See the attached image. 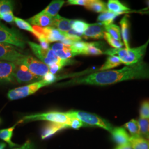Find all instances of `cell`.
Here are the masks:
<instances>
[{
    "instance_id": "34",
    "label": "cell",
    "mask_w": 149,
    "mask_h": 149,
    "mask_svg": "<svg viewBox=\"0 0 149 149\" xmlns=\"http://www.w3.org/2000/svg\"><path fill=\"white\" fill-rule=\"evenodd\" d=\"M140 118L149 119V100H145L140 108Z\"/></svg>"
},
{
    "instance_id": "42",
    "label": "cell",
    "mask_w": 149,
    "mask_h": 149,
    "mask_svg": "<svg viewBox=\"0 0 149 149\" xmlns=\"http://www.w3.org/2000/svg\"><path fill=\"white\" fill-rule=\"evenodd\" d=\"M40 46L43 48V49L47 50V49L50 48L49 43L47 42H40Z\"/></svg>"
},
{
    "instance_id": "37",
    "label": "cell",
    "mask_w": 149,
    "mask_h": 149,
    "mask_svg": "<svg viewBox=\"0 0 149 149\" xmlns=\"http://www.w3.org/2000/svg\"><path fill=\"white\" fill-rule=\"evenodd\" d=\"M43 79L50 85L56 81V80L57 79V77L55 76V74L49 72L43 77Z\"/></svg>"
},
{
    "instance_id": "20",
    "label": "cell",
    "mask_w": 149,
    "mask_h": 149,
    "mask_svg": "<svg viewBox=\"0 0 149 149\" xmlns=\"http://www.w3.org/2000/svg\"><path fill=\"white\" fill-rule=\"evenodd\" d=\"M85 7L89 11L96 13H102L107 11L106 3L101 0H88Z\"/></svg>"
},
{
    "instance_id": "38",
    "label": "cell",
    "mask_w": 149,
    "mask_h": 149,
    "mask_svg": "<svg viewBox=\"0 0 149 149\" xmlns=\"http://www.w3.org/2000/svg\"><path fill=\"white\" fill-rule=\"evenodd\" d=\"M63 67V66L61 64L56 63H54L50 66H49V72L55 74L56 73H57L59 70L61 69Z\"/></svg>"
},
{
    "instance_id": "33",
    "label": "cell",
    "mask_w": 149,
    "mask_h": 149,
    "mask_svg": "<svg viewBox=\"0 0 149 149\" xmlns=\"http://www.w3.org/2000/svg\"><path fill=\"white\" fill-rule=\"evenodd\" d=\"M104 39L106 40L107 43L113 49H121L124 45L122 41H119L115 39L106 32L104 33Z\"/></svg>"
},
{
    "instance_id": "2",
    "label": "cell",
    "mask_w": 149,
    "mask_h": 149,
    "mask_svg": "<svg viewBox=\"0 0 149 149\" xmlns=\"http://www.w3.org/2000/svg\"><path fill=\"white\" fill-rule=\"evenodd\" d=\"M149 44V38L143 44L135 48L108 49L104 52L103 54L109 56L116 55L119 58L122 64L126 66L136 64L143 60Z\"/></svg>"
},
{
    "instance_id": "25",
    "label": "cell",
    "mask_w": 149,
    "mask_h": 149,
    "mask_svg": "<svg viewBox=\"0 0 149 149\" xmlns=\"http://www.w3.org/2000/svg\"><path fill=\"white\" fill-rule=\"evenodd\" d=\"M18 123H17L11 128L0 130V139H2V140L5 141L6 143H7L9 145V146L10 147L19 146L18 145L15 144L12 141V137L13 135V130L16 128V125H17Z\"/></svg>"
},
{
    "instance_id": "21",
    "label": "cell",
    "mask_w": 149,
    "mask_h": 149,
    "mask_svg": "<svg viewBox=\"0 0 149 149\" xmlns=\"http://www.w3.org/2000/svg\"><path fill=\"white\" fill-rule=\"evenodd\" d=\"M103 44L100 42H90L86 43V47L84 55L97 56L103 54L104 52L101 48Z\"/></svg>"
},
{
    "instance_id": "40",
    "label": "cell",
    "mask_w": 149,
    "mask_h": 149,
    "mask_svg": "<svg viewBox=\"0 0 149 149\" xmlns=\"http://www.w3.org/2000/svg\"><path fill=\"white\" fill-rule=\"evenodd\" d=\"M13 149H34V146L31 141L27 140L23 145L19 146V148Z\"/></svg>"
},
{
    "instance_id": "6",
    "label": "cell",
    "mask_w": 149,
    "mask_h": 149,
    "mask_svg": "<svg viewBox=\"0 0 149 149\" xmlns=\"http://www.w3.org/2000/svg\"><path fill=\"white\" fill-rule=\"evenodd\" d=\"M49 85V84L43 79L38 82L30 84L25 86L17 87L11 90L8 91L7 97L8 99L11 101L21 99L31 95L41 88Z\"/></svg>"
},
{
    "instance_id": "4",
    "label": "cell",
    "mask_w": 149,
    "mask_h": 149,
    "mask_svg": "<svg viewBox=\"0 0 149 149\" xmlns=\"http://www.w3.org/2000/svg\"><path fill=\"white\" fill-rule=\"evenodd\" d=\"M0 43L9 44L22 49L26 43L21 33L14 28H10L0 22Z\"/></svg>"
},
{
    "instance_id": "28",
    "label": "cell",
    "mask_w": 149,
    "mask_h": 149,
    "mask_svg": "<svg viewBox=\"0 0 149 149\" xmlns=\"http://www.w3.org/2000/svg\"><path fill=\"white\" fill-rule=\"evenodd\" d=\"M104 29L105 31L108 33L112 37L117 40L121 41L122 36L120 28L118 25L112 23L108 26H104Z\"/></svg>"
},
{
    "instance_id": "11",
    "label": "cell",
    "mask_w": 149,
    "mask_h": 149,
    "mask_svg": "<svg viewBox=\"0 0 149 149\" xmlns=\"http://www.w3.org/2000/svg\"><path fill=\"white\" fill-rule=\"evenodd\" d=\"M105 32L104 26L100 23L88 24L82 36L85 39H102L104 38Z\"/></svg>"
},
{
    "instance_id": "8",
    "label": "cell",
    "mask_w": 149,
    "mask_h": 149,
    "mask_svg": "<svg viewBox=\"0 0 149 149\" xmlns=\"http://www.w3.org/2000/svg\"><path fill=\"white\" fill-rule=\"evenodd\" d=\"M16 64L14 80L18 84H32L43 80V77L32 73L25 65L18 63H16Z\"/></svg>"
},
{
    "instance_id": "43",
    "label": "cell",
    "mask_w": 149,
    "mask_h": 149,
    "mask_svg": "<svg viewBox=\"0 0 149 149\" xmlns=\"http://www.w3.org/2000/svg\"><path fill=\"white\" fill-rule=\"evenodd\" d=\"M6 146V144L3 143H0V149H5Z\"/></svg>"
},
{
    "instance_id": "12",
    "label": "cell",
    "mask_w": 149,
    "mask_h": 149,
    "mask_svg": "<svg viewBox=\"0 0 149 149\" xmlns=\"http://www.w3.org/2000/svg\"><path fill=\"white\" fill-rule=\"evenodd\" d=\"M28 22L30 24H31L34 26L42 28L52 27L53 23V18L41 12L28 19Z\"/></svg>"
},
{
    "instance_id": "7",
    "label": "cell",
    "mask_w": 149,
    "mask_h": 149,
    "mask_svg": "<svg viewBox=\"0 0 149 149\" xmlns=\"http://www.w3.org/2000/svg\"><path fill=\"white\" fill-rule=\"evenodd\" d=\"M16 63L25 65L33 74L43 78L49 72V68L47 65L32 56L26 55L21 60Z\"/></svg>"
},
{
    "instance_id": "29",
    "label": "cell",
    "mask_w": 149,
    "mask_h": 149,
    "mask_svg": "<svg viewBox=\"0 0 149 149\" xmlns=\"http://www.w3.org/2000/svg\"><path fill=\"white\" fill-rule=\"evenodd\" d=\"M88 26V23L82 20H72L71 23L72 29L82 36H83Z\"/></svg>"
},
{
    "instance_id": "14",
    "label": "cell",
    "mask_w": 149,
    "mask_h": 149,
    "mask_svg": "<svg viewBox=\"0 0 149 149\" xmlns=\"http://www.w3.org/2000/svg\"><path fill=\"white\" fill-rule=\"evenodd\" d=\"M112 138L118 145L129 144L130 136L126 130L123 127H116L111 132Z\"/></svg>"
},
{
    "instance_id": "35",
    "label": "cell",
    "mask_w": 149,
    "mask_h": 149,
    "mask_svg": "<svg viewBox=\"0 0 149 149\" xmlns=\"http://www.w3.org/2000/svg\"><path fill=\"white\" fill-rule=\"evenodd\" d=\"M69 128L78 129L82 127H86L85 124L82 122L80 119L74 117H70L69 122L68 123Z\"/></svg>"
},
{
    "instance_id": "1",
    "label": "cell",
    "mask_w": 149,
    "mask_h": 149,
    "mask_svg": "<svg viewBox=\"0 0 149 149\" xmlns=\"http://www.w3.org/2000/svg\"><path fill=\"white\" fill-rule=\"evenodd\" d=\"M149 79V64L143 60L122 69L100 71L71 80L65 85H111L125 81Z\"/></svg>"
},
{
    "instance_id": "45",
    "label": "cell",
    "mask_w": 149,
    "mask_h": 149,
    "mask_svg": "<svg viewBox=\"0 0 149 149\" xmlns=\"http://www.w3.org/2000/svg\"><path fill=\"white\" fill-rule=\"evenodd\" d=\"M1 122V118H0V123Z\"/></svg>"
},
{
    "instance_id": "3",
    "label": "cell",
    "mask_w": 149,
    "mask_h": 149,
    "mask_svg": "<svg viewBox=\"0 0 149 149\" xmlns=\"http://www.w3.org/2000/svg\"><path fill=\"white\" fill-rule=\"evenodd\" d=\"M69 117H74L80 119L82 122L85 124L86 127H97L111 132L113 130V126L101 117L95 114L80 111H70L66 112Z\"/></svg>"
},
{
    "instance_id": "39",
    "label": "cell",
    "mask_w": 149,
    "mask_h": 149,
    "mask_svg": "<svg viewBox=\"0 0 149 149\" xmlns=\"http://www.w3.org/2000/svg\"><path fill=\"white\" fill-rule=\"evenodd\" d=\"M88 0H69L68 3L72 5H80L85 6L88 3Z\"/></svg>"
},
{
    "instance_id": "23",
    "label": "cell",
    "mask_w": 149,
    "mask_h": 149,
    "mask_svg": "<svg viewBox=\"0 0 149 149\" xmlns=\"http://www.w3.org/2000/svg\"><path fill=\"white\" fill-rule=\"evenodd\" d=\"M119 16V15L107 11L101 13L97 17V21L99 22L103 26H107L111 24L114 19Z\"/></svg>"
},
{
    "instance_id": "36",
    "label": "cell",
    "mask_w": 149,
    "mask_h": 149,
    "mask_svg": "<svg viewBox=\"0 0 149 149\" xmlns=\"http://www.w3.org/2000/svg\"><path fill=\"white\" fill-rule=\"evenodd\" d=\"M15 17L13 12H9L2 15L0 17V19L3 20L9 23H12L15 21Z\"/></svg>"
},
{
    "instance_id": "22",
    "label": "cell",
    "mask_w": 149,
    "mask_h": 149,
    "mask_svg": "<svg viewBox=\"0 0 149 149\" xmlns=\"http://www.w3.org/2000/svg\"><path fill=\"white\" fill-rule=\"evenodd\" d=\"M129 143L133 149H149V140L141 136H130Z\"/></svg>"
},
{
    "instance_id": "10",
    "label": "cell",
    "mask_w": 149,
    "mask_h": 149,
    "mask_svg": "<svg viewBox=\"0 0 149 149\" xmlns=\"http://www.w3.org/2000/svg\"><path fill=\"white\" fill-rule=\"evenodd\" d=\"M16 66L15 62L0 60V84H8L14 81Z\"/></svg>"
},
{
    "instance_id": "30",
    "label": "cell",
    "mask_w": 149,
    "mask_h": 149,
    "mask_svg": "<svg viewBox=\"0 0 149 149\" xmlns=\"http://www.w3.org/2000/svg\"><path fill=\"white\" fill-rule=\"evenodd\" d=\"M14 8V3L10 0H0V17L2 15L13 12Z\"/></svg>"
},
{
    "instance_id": "44",
    "label": "cell",
    "mask_w": 149,
    "mask_h": 149,
    "mask_svg": "<svg viewBox=\"0 0 149 149\" xmlns=\"http://www.w3.org/2000/svg\"><path fill=\"white\" fill-rule=\"evenodd\" d=\"M148 7H149V1H148Z\"/></svg>"
},
{
    "instance_id": "41",
    "label": "cell",
    "mask_w": 149,
    "mask_h": 149,
    "mask_svg": "<svg viewBox=\"0 0 149 149\" xmlns=\"http://www.w3.org/2000/svg\"><path fill=\"white\" fill-rule=\"evenodd\" d=\"M116 149H133V148L129 143L124 145H118Z\"/></svg>"
},
{
    "instance_id": "26",
    "label": "cell",
    "mask_w": 149,
    "mask_h": 149,
    "mask_svg": "<svg viewBox=\"0 0 149 149\" xmlns=\"http://www.w3.org/2000/svg\"><path fill=\"white\" fill-rule=\"evenodd\" d=\"M138 122L140 136L149 140V119L139 118Z\"/></svg>"
},
{
    "instance_id": "16",
    "label": "cell",
    "mask_w": 149,
    "mask_h": 149,
    "mask_svg": "<svg viewBox=\"0 0 149 149\" xmlns=\"http://www.w3.org/2000/svg\"><path fill=\"white\" fill-rule=\"evenodd\" d=\"M72 20L65 18L58 15L53 18V23L52 27L58 29L61 32L66 33L70 31L71 28V23Z\"/></svg>"
},
{
    "instance_id": "5",
    "label": "cell",
    "mask_w": 149,
    "mask_h": 149,
    "mask_svg": "<svg viewBox=\"0 0 149 149\" xmlns=\"http://www.w3.org/2000/svg\"><path fill=\"white\" fill-rule=\"evenodd\" d=\"M70 119V117L66 114V112H50L25 116L21 120V122L45 120L50 123L65 124L68 125Z\"/></svg>"
},
{
    "instance_id": "19",
    "label": "cell",
    "mask_w": 149,
    "mask_h": 149,
    "mask_svg": "<svg viewBox=\"0 0 149 149\" xmlns=\"http://www.w3.org/2000/svg\"><path fill=\"white\" fill-rule=\"evenodd\" d=\"M65 3L64 1L61 0H55L53 1L49 5L42 11L43 13H44L50 17H55L58 15V13Z\"/></svg>"
},
{
    "instance_id": "32",
    "label": "cell",
    "mask_w": 149,
    "mask_h": 149,
    "mask_svg": "<svg viewBox=\"0 0 149 149\" xmlns=\"http://www.w3.org/2000/svg\"><path fill=\"white\" fill-rule=\"evenodd\" d=\"M87 42L83 41H77L75 42L71 45L72 50L77 55H84L86 47Z\"/></svg>"
},
{
    "instance_id": "31",
    "label": "cell",
    "mask_w": 149,
    "mask_h": 149,
    "mask_svg": "<svg viewBox=\"0 0 149 149\" xmlns=\"http://www.w3.org/2000/svg\"><path fill=\"white\" fill-rule=\"evenodd\" d=\"M15 23L17 25V26L21 28L22 29L26 30L27 31L31 32L32 34L34 33V30L33 28L31 26V25L28 23V22L26 21L23 19H21L20 18L18 17H15Z\"/></svg>"
},
{
    "instance_id": "9",
    "label": "cell",
    "mask_w": 149,
    "mask_h": 149,
    "mask_svg": "<svg viewBox=\"0 0 149 149\" xmlns=\"http://www.w3.org/2000/svg\"><path fill=\"white\" fill-rule=\"evenodd\" d=\"M26 55L15 46L0 43V60L11 62H18Z\"/></svg>"
},
{
    "instance_id": "15",
    "label": "cell",
    "mask_w": 149,
    "mask_h": 149,
    "mask_svg": "<svg viewBox=\"0 0 149 149\" xmlns=\"http://www.w3.org/2000/svg\"><path fill=\"white\" fill-rule=\"evenodd\" d=\"M68 128L67 124L50 123L43 128L41 137L43 140H44L53 136L60 130Z\"/></svg>"
},
{
    "instance_id": "24",
    "label": "cell",
    "mask_w": 149,
    "mask_h": 149,
    "mask_svg": "<svg viewBox=\"0 0 149 149\" xmlns=\"http://www.w3.org/2000/svg\"><path fill=\"white\" fill-rule=\"evenodd\" d=\"M122 64L119 58L116 55L109 56L107 58L106 62L99 69L100 71H103L107 70H110L112 69L117 68Z\"/></svg>"
},
{
    "instance_id": "17",
    "label": "cell",
    "mask_w": 149,
    "mask_h": 149,
    "mask_svg": "<svg viewBox=\"0 0 149 149\" xmlns=\"http://www.w3.org/2000/svg\"><path fill=\"white\" fill-rule=\"evenodd\" d=\"M107 10L119 15L131 12V9L118 0H109L107 3Z\"/></svg>"
},
{
    "instance_id": "18",
    "label": "cell",
    "mask_w": 149,
    "mask_h": 149,
    "mask_svg": "<svg viewBox=\"0 0 149 149\" xmlns=\"http://www.w3.org/2000/svg\"><path fill=\"white\" fill-rule=\"evenodd\" d=\"M27 43L29 45L30 48H31L33 53L35 54V55H36V56L38 57V59L44 64L47 65L49 66L54 63L47 58V50L43 49V48L40 46V45H38L37 44L33 43L32 42H28Z\"/></svg>"
},
{
    "instance_id": "13",
    "label": "cell",
    "mask_w": 149,
    "mask_h": 149,
    "mask_svg": "<svg viewBox=\"0 0 149 149\" xmlns=\"http://www.w3.org/2000/svg\"><path fill=\"white\" fill-rule=\"evenodd\" d=\"M123 43L126 49L130 47V22L129 16L125 15L119 22Z\"/></svg>"
},
{
    "instance_id": "27",
    "label": "cell",
    "mask_w": 149,
    "mask_h": 149,
    "mask_svg": "<svg viewBox=\"0 0 149 149\" xmlns=\"http://www.w3.org/2000/svg\"><path fill=\"white\" fill-rule=\"evenodd\" d=\"M124 127L128 130L132 136H140L138 120L135 119L130 120L124 125Z\"/></svg>"
}]
</instances>
